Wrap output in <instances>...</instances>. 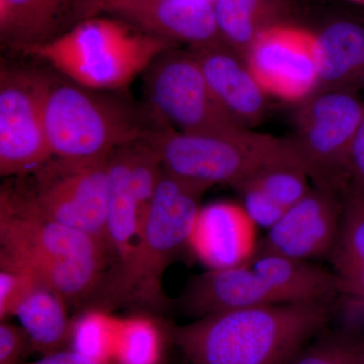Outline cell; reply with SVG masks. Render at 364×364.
Wrapping results in <instances>:
<instances>
[{
    "mask_svg": "<svg viewBox=\"0 0 364 364\" xmlns=\"http://www.w3.org/2000/svg\"><path fill=\"white\" fill-rule=\"evenodd\" d=\"M329 318L327 304H275L210 314L169 332L191 364H287Z\"/></svg>",
    "mask_w": 364,
    "mask_h": 364,
    "instance_id": "1",
    "label": "cell"
},
{
    "mask_svg": "<svg viewBox=\"0 0 364 364\" xmlns=\"http://www.w3.org/2000/svg\"><path fill=\"white\" fill-rule=\"evenodd\" d=\"M0 257L25 267L40 282L85 308L102 284L109 256L104 243L33 210L2 186Z\"/></svg>",
    "mask_w": 364,
    "mask_h": 364,
    "instance_id": "2",
    "label": "cell"
},
{
    "mask_svg": "<svg viewBox=\"0 0 364 364\" xmlns=\"http://www.w3.org/2000/svg\"><path fill=\"white\" fill-rule=\"evenodd\" d=\"M205 193L162 170L130 261L97 289L85 308L112 311L124 306L158 313L168 306L163 277L177 254L189 245Z\"/></svg>",
    "mask_w": 364,
    "mask_h": 364,
    "instance_id": "3",
    "label": "cell"
},
{
    "mask_svg": "<svg viewBox=\"0 0 364 364\" xmlns=\"http://www.w3.org/2000/svg\"><path fill=\"white\" fill-rule=\"evenodd\" d=\"M179 47L111 16H93L23 53L49 64L76 85L117 91L149 68L158 56Z\"/></svg>",
    "mask_w": 364,
    "mask_h": 364,
    "instance_id": "4",
    "label": "cell"
},
{
    "mask_svg": "<svg viewBox=\"0 0 364 364\" xmlns=\"http://www.w3.org/2000/svg\"><path fill=\"white\" fill-rule=\"evenodd\" d=\"M112 92L46 76L43 105L53 157L105 159L119 148L145 140L162 121L149 107L139 109Z\"/></svg>",
    "mask_w": 364,
    "mask_h": 364,
    "instance_id": "5",
    "label": "cell"
},
{
    "mask_svg": "<svg viewBox=\"0 0 364 364\" xmlns=\"http://www.w3.org/2000/svg\"><path fill=\"white\" fill-rule=\"evenodd\" d=\"M145 140L162 168L196 188L217 184L235 188L284 146L286 138L239 129L226 133H184L160 122Z\"/></svg>",
    "mask_w": 364,
    "mask_h": 364,
    "instance_id": "6",
    "label": "cell"
},
{
    "mask_svg": "<svg viewBox=\"0 0 364 364\" xmlns=\"http://www.w3.org/2000/svg\"><path fill=\"white\" fill-rule=\"evenodd\" d=\"M107 159L52 157L32 173L16 177L11 188L39 214L90 235L105 245Z\"/></svg>",
    "mask_w": 364,
    "mask_h": 364,
    "instance_id": "7",
    "label": "cell"
},
{
    "mask_svg": "<svg viewBox=\"0 0 364 364\" xmlns=\"http://www.w3.org/2000/svg\"><path fill=\"white\" fill-rule=\"evenodd\" d=\"M363 112L358 90L318 91L299 104L289 139L315 186L348 188L351 146Z\"/></svg>",
    "mask_w": 364,
    "mask_h": 364,
    "instance_id": "8",
    "label": "cell"
},
{
    "mask_svg": "<svg viewBox=\"0 0 364 364\" xmlns=\"http://www.w3.org/2000/svg\"><path fill=\"white\" fill-rule=\"evenodd\" d=\"M171 48L145 73L148 107L169 126L184 133H226L242 128L210 90L189 50Z\"/></svg>",
    "mask_w": 364,
    "mask_h": 364,
    "instance_id": "9",
    "label": "cell"
},
{
    "mask_svg": "<svg viewBox=\"0 0 364 364\" xmlns=\"http://www.w3.org/2000/svg\"><path fill=\"white\" fill-rule=\"evenodd\" d=\"M44 72L1 65L0 176L32 173L53 157L44 119Z\"/></svg>",
    "mask_w": 364,
    "mask_h": 364,
    "instance_id": "10",
    "label": "cell"
},
{
    "mask_svg": "<svg viewBox=\"0 0 364 364\" xmlns=\"http://www.w3.org/2000/svg\"><path fill=\"white\" fill-rule=\"evenodd\" d=\"M244 58L269 97L301 104L318 90L317 36L305 26L286 23L267 28Z\"/></svg>",
    "mask_w": 364,
    "mask_h": 364,
    "instance_id": "11",
    "label": "cell"
},
{
    "mask_svg": "<svg viewBox=\"0 0 364 364\" xmlns=\"http://www.w3.org/2000/svg\"><path fill=\"white\" fill-rule=\"evenodd\" d=\"M107 171L109 198L105 240L109 265L102 284L114 279L130 261L146 210L159 182L156 169L132 156L126 146L109 155Z\"/></svg>",
    "mask_w": 364,
    "mask_h": 364,
    "instance_id": "12",
    "label": "cell"
},
{
    "mask_svg": "<svg viewBox=\"0 0 364 364\" xmlns=\"http://www.w3.org/2000/svg\"><path fill=\"white\" fill-rule=\"evenodd\" d=\"M121 18L155 37L188 48L222 42L214 4L208 0H82L75 21Z\"/></svg>",
    "mask_w": 364,
    "mask_h": 364,
    "instance_id": "13",
    "label": "cell"
},
{
    "mask_svg": "<svg viewBox=\"0 0 364 364\" xmlns=\"http://www.w3.org/2000/svg\"><path fill=\"white\" fill-rule=\"evenodd\" d=\"M337 191L314 186L298 203L287 208L257 251L308 260L330 256L341 227L343 203Z\"/></svg>",
    "mask_w": 364,
    "mask_h": 364,
    "instance_id": "14",
    "label": "cell"
},
{
    "mask_svg": "<svg viewBox=\"0 0 364 364\" xmlns=\"http://www.w3.org/2000/svg\"><path fill=\"white\" fill-rule=\"evenodd\" d=\"M223 107L242 128L264 119L269 97L249 69L245 58L224 41L188 48Z\"/></svg>",
    "mask_w": 364,
    "mask_h": 364,
    "instance_id": "15",
    "label": "cell"
},
{
    "mask_svg": "<svg viewBox=\"0 0 364 364\" xmlns=\"http://www.w3.org/2000/svg\"><path fill=\"white\" fill-rule=\"evenodd\" d=\"M257 229L241 203H210L200 208L189 246L208 269L248 264L259 245Z\"/></svg>",
    "mask_w": 364,
    "mask_h": 364,
    "instance_id": "16",
    "label": "cell"
},
{
    "mask_svg": "<svg viewBox=\"0 0 364 364\" xmlns=\"http://www.w3.org/2000/svg\"><path fill=\"white\" fill-rule=\"evenodd\" d=\"M275 304L282 303L249 263L196 275L178 299L179 308L196 318Z\"/></svg>",
    "mask_w": 364,
    "mask_h": 364,
    "instance_id": "17",
    "label": "cell"
},
{
    "mask_svg": "<svg viewBox=\"0 0 364 364\" xmlns=\"http://www.w3.org/2000/svg\"><path fill=\"white\" fill-rule=\"evenodd\" d=\"M318 91L364 88V16L345 14L316 32Z\"/></svg>",
    "mask_w": 364,
    "mask_h": 364,
    "instance_id": "18",
    "label": "cell"
},
{
    "mask_svg": "<svg viewBox=\"0 0 364 364\" xmlns=\"http://www.w3.org/2000/svg\"><path fill=\"white\" fill-rule=\"evenodd\" d=\"M330 258L345 318L354 327L364 328V200L349 193Z\"/></svg>",
    "mask_w": 364,
    "mask_h": 364,
    "instance_id": "19",
    "label": "cell"
},
{
    "mask_svg": "<svg viewBox=\"0 0 364 364\" xmlns=\"http://www.w3.org/2000/svg\"><path fill=\"white\" fill-rule=\"evenodd\" d=\"M249 265L282 304H327L338 298L334 273L311 261L257 251Z\"/></svg>",
    "mask_w": 364,
    "mask_h": 364,
    "instance_id": "20",
    "label": "cell"
},
{
    "mask_svg": "<svg viewBox=\"0 0 364 364\" xmlns=\"http://www.w3.org/2000/svg\"><path fill=\"white\" fill-rule=\"evenodd\" d=\"M80 0H0V38L23 52L59 35L62 23L75 20Z\"/></svg>",
    "mask_w": 364,
    "mask_h": 364,
    "instance_id": "21",
    "label": "cell"
},
{
    "mask_svg": "<svg viewBox=\"0 0 364 364\" xmlns=\"http://www.w3.org/2000/svg\"><path fill=\"white\" fill-rule=\"evenodd\" d=\"M214 9L223 40L243 57L259 33L294 23L293 0H215Z\"/></svg>",
    "mask_w": 364,
    "mask_h": 364,
    "instance_id": "22",
    "label": "cell"
},
{
    "mask_svg": "<svg viewBox=\"0 0 364 364\" xmlns=\"http://www.w3.org/2000/svg\"><path fill=\"white\" fill-rule=\"evenodd\" d=\"M68 306L63 296L39 280L21 301L14 316L35 350L48 355L62 350L72 338Z\"/></svg>",
    "mask_w": 364,
    "mask_h": 364,
    "instance_id": "23",
    "label": "cell"
},
{
    "mask_svg": "<svg viewBox=\"0 0 364 364\" xmlns=\"http://www.w3.org/2000/svg\"><path fill=\"white\" fill-rule=\"evenodd\" d=\"M310 181L306 167L286 138L279 152L240 183L252 184L287 210L310 191Z\"/></svg>",
    "mask_w": 364,
    "mask_h": 364,
    "instance_id": "24",
    "label": "cell"
},
{
    "mask_svg": "<svg viewBox=\"0 0 364 364\" xmlns=\"http://www.w3.org/2000/svg\"><path fill=\"white\" fill-rule=\"evenodd\" d=\"M161 353V334L156 325L145 318L124 323L119 335V364H157Z\"/></svg>",
    "mask_w": 364,
    "mask_h": 364,
    "instance_id": "25",
    "label": "cell"
},
{
    "mask_svg": "<svg viewBox=\"0 0 364 364\" xmlns=\"http://www.w3.org/2000/svg\"><path fill=\"white\" fill-rule=\"evenodd\" d=\"M364 345L344 337H328L304 347L287 364H363Z\"/></svg>",
    "mask_w": 364,
    "mask_h": 364,
    "instance_id": "26",
    "label": "cell"
},
{
    "mask_svg": "<svg viewBox=\"0 0 364 364\" xmlns=\"http://www.w3.org/2000/svg\"><path fill=\"white\" fill-rule=\"evenodd\" d=\"M37 282L25 267L0 257V320L6 321L14 315L21 301Z\"/></svg>",
    "mask_w": 364,
    "mask_h": 364,
    "instance_id": "27",
    "label": "cell"
},
{
    "mask_svg": "<svg viewBox=\"0 0 364 364\" xmlns=\"http://www.w3.org/2000/svg\"><path fill=\"white\" fill-rule=\"evenodd\" d=\"M234 189L240 195L242 207L257 227L270 229L286 212L252 184L243 182Z\"/></svg>",
    "mask_w": 364,
    "mask_h": 364,
    "instance_id": "28",
    "label": "cell"
},
{
    "mask_svg": "<svg viewBox=\"0 0 364 364\" xmlns=\"http://www.w3.org/2000/svg\"><path fill=\"white\" fill-rule=\"evenodd\" d=\"M102 324L95 318H83L78 325L73 326L72 337L75 345L74 350L98 360H105L107 338L105 327Z\"/></svg>",
    "mask_w": 364,
    "mask_h": 364,
    "instance_id": "29",
    "label": "cell"
},
{
    "mask_svg": "<svg viewBox=\"0 0 364 364\" xmlns=\"http://www.w3.org/2000/svg\"><path fill=\"white\" fill-rule=\"evenodd\" d=\"M31 343L28 335L21 326L6 321L0 323V364H18Z\"/></svg>",
    "mask_w": 364,
    "mask_h": 364,
    "instance_id": "30",
    "label": "cell"
},
{
    "mask_svg": "<svg viewBox=\"0 0 364 364\" xmlns=\"http://www.w3.org/2000/svg\"><path fill=\"white\" fill-rule=\"evenodd\" d=\"M349 176L350 184L364 181V112L352 142L349 157Z\"/></svg>",
    "mask_w": 364,
    "mask_h": 364,
    "instance_id": "31",
    "label": "cell"
},
{
    "mask_svg": "<svg viewBox=\"0 0 364 364\" xmlns=\"http://www.w3.org/2000/svg\"><path fill=\"white\" fill-rule=\"evenodd\" d=\"M26 364H107L105 360L90 358L76 350H60Z\"/></svg>",
    "mask_w": 364,
    "mask_h": 364,
    "instance_id": "32",
    "label": "cell"
},
{
    "mask_svg": "<svg viewBox=\"0 0 364 364\" xmlns=\"http://www.w3.org/2000/svg\"><path fill=\"white\" fill-rule=\"evenodd\" d=\"M346 193H351V195L358 196V198L364 200V181L350 184L349 188H347Z\"/></svg>",
    "mask_w": 364,
    "mask_h": 364,
    "instance_id": "33",
    "label": "cell"
},
{
    "mask_svg": "<svg viewBox=\"0 0 364 364\" xmlns=\"http://www.w3.org/2000/svg\"><path fill=\"white\" fill-rule=\"evenodd\" d=\"M348 1L353 2V4H364V0H348Z\"/></svg>",
    "mask_w": 364,
    "mask_h": 364,
    "instance_id": "34",
    "label": "cell"
},
{
    "mask_svg": "<svg viewBox=\"0 0 364 364\" xmlns=\"http://www.w3.org/2000/svg\"><path fill=\"white\" fill-rule=\"evenodd\" d=\"M363 364H364V350H363Z\"/></svg>",
    "mask_w": 364,
    "mask_h": 364,
    "instance_id": "35",
    "label": "cell"
},
{
    "mask_svg": "<svg viewBox=\"0 0 364 364\" xmlns=\"http://www.w3.org/2000/svg\"><path fill=\"white\" fill-rule=\"evenodd\" d=\"M208 1H210L213 2V4H214L215 0H208Z\"/></svg>",
    "mask_w": 364,
    "mask_h": 364,
    "instance_id": "36",
    "label": "cell"
}]
</instances>
